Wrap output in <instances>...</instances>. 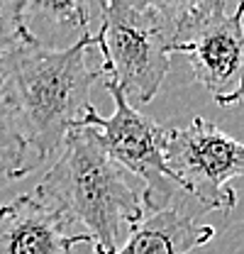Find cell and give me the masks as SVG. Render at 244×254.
Here are the masks:
<instances>
[{
    "label": "cell",
    "mask_w": 244,
    "mask_h": 254,
    "mask_svg": "<svg viewBox=\"0 0 244 254\" xmlns=\"http://www.w3.org/2000/svg\"><path fill=\"white\" fill-rule=\"evenodd\" d=\"M34 195L91 237L95 254H118L124 230L147 220L144 193L105 152L91 127H73Z\"/></svg>",
    "instance_id": "cell-1"
},
{
    "label": "cell",
    "mask_w": 244,
    "mask_h": 254,
    "mask_svg": "<svg viewBox=\"0 0 244 254\" xmlns=\"http://www.w3.org/2000/svg\"><path fill=\"white\" fill-rule=\"evenodd\" d=\"M98 37L71 49H47L27 42L0 59V88L15 105L39 161L61 152L68 132L93 108L91 86L103 66L91 64Z\"/></svg>",
    "instance_id": "cell-2"
},
{
    "label": "cell",
    "mask_w": 244,
    "mask_h": 254,
    "mask_svg": "<svg viewBox=\"0 0 244 254\" xmlns=\"http://www.w3.org/2000/svg\"><path fill=\"white\" fill-rule=\"evenodd\" d=\"M95 37L105 78L115 81L129 103H152L171 66L176 37L174 2H103Z\"/></svg>",
    "instance_id": "cell-3"
},
{
    "label": "cell",
    "mask_w": 244,
    "mask_h": 254,
    "mask_svg": "<svg viewBox=\"0 0 244 254\" xmlns=\"http://www.w3.org/2000/svg\"><path fill=\"white\" fill-rule=\"evenodd\" d=\"M174 54H185L195 81L217 105L244 100V0L230 12L222 0L174 2Z\"/></svg>",
    "instance_id": "cell-4"
},
{
    "label": "cell",
    "mask_w": 244,
    "mask_h": 254,
    "mask_svg": "<svg viewBox=\"0 0 244 254\" xmlns=\"http://www.w3.org/2000/svg\"><path fill=\"white\" fill-rule=\"evenodd\" d=\"M103 83H105V91L115 100V113L110 118H103L93 105L76 127L95 129L105 152L127 174L142 181V193H144V203L149 213L171 208L169 203L179 189L166 161L171 129L142 115L127 100V95L122 93V88L115 81L103 78Z\"/></svg>",
    "instance_id": "cell-5"
},
{
    "label": "cell",
    "mask_w": 244,
    "mask_h": 254,
    "mask_svg": "<svg viewBox=\"0 0 244 254\" xmlns=\"http://www.w3.org/2000/svg\"><path fill=\"white\" fill-rule=\"evenodd\" d=\"M166 161L179 189L190 193L203 210H232L237 205L232 181L244 176V142L217 125L193 118L188 127L171 129Z\"/></svg>",
    "instance_id": "cell-6"
},
{
    "label": "cell",
    "mask_w": 244,
    "mask_h": 254,
    "mask_svg": "<svg viewBox=\"0 0 244 254\" xmlns=\"http://www.w3.org/2000/svg\"><path fill=\"white\" fill-rule=\"evenodd\" d=\"M66 225L34 193L17 195L0 208V254H71L76 245L91 242L86 232L73 235Z\"/></svg>",
    "instance_id": "cell-7"
},
{
    "label": "cell",
    "mask_w": 244,
    "mask_h": 254,
    "mask_svg": "<svg viewBox=\"0 0 244 254\" xmlns=\"http://www.w3.org/2000/svg\"><path fill=\"white\" fill-rule=\"evenodd\" d=\"M215 237L213 225H203L179 208L149 213L137 225L118 254H190Z\"/></svg>",
    "instance_id": "cell-8"
},
{
    "label": "cell",
    "mask_w": 244,
    "mask_h": 254,
    "mask_svg": "<svg viewBox=\"0 0 244 254\" xmlns=\"http://www.w3.org/2000/svg\"><path fill=\"white\" fill-rule=\"evenodd\" d=\"M95 12H103V2L32 0L27 2V27L32 39L47 49H71L95 37V32H91Z\"/></svg>",
    "instance_id": "cell-9"
},
{
    "label": "cell",
    "mask_w": 244,
    "mask_h": 254,
    "mask_svg": "<svg viewBox=\"0 0 244 254\" xmlns=\"http://www.w3.org/2000/svg\"><path fill=\"white\" fill-rule=\"evenodd\" d=\"M37 164L42 161L32 149L22 120L0 88V179H25Z\"/></svg>",
    "instance_id": "cell-10"
},
{
    "label": "cell",
    "mask_w": 244,
    "mask_h": 254,
    "mask_svg": "<svg viewBox=\"0 0 244 254\" xmlns=\"http://www.w3.org/2000/svg\"><path fill=\"white\" fill-rule=\"evenodd\" d=\"M34 42L27 27V0H0V59Z\"/></svg>",
    "instance_id": "cell-11"
}]
</instances>
